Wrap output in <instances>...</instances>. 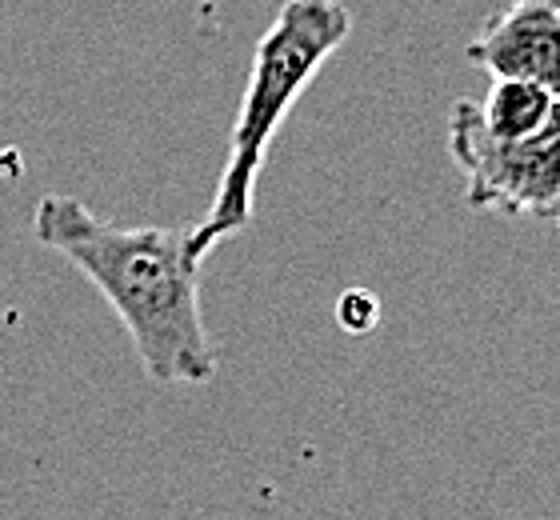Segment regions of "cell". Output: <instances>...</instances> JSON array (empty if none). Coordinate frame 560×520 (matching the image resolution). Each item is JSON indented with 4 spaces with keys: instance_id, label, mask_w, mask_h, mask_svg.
<instances>
[{
    "instance_id": "obj_1",
    "label": "cell",
    "mask_w": 560,
    "mask_h": 520,
    "mask_svg": "<svg viewBox=\"0 0 560 520\" xmlns=\"http://www.w3.org/2000/svg\"><path fill=\"white\" fill-rule=\"evenodd\" d=\"M33 232L113 304L152 384L200 389L217 377V353L200 316L205 261L192 249V229L117 224L77 197H45Z\"/></svg>"
},
{
    "instance_id": "obj_4",
    "label": "cell",
    "mask_w": 560,
    "mask_h": 520,
    "mask_svg": "<svg viewBox=\"0 0 560 520\" xmlns=\"http://www.w3.org/2000/svg\"><path fill=\"white\" fill-rule=\"evenodd\" d=\"M492 81H525L560 96V0H509L465 48Z\"/></svg>"
},
{
    "instance_id": "obj_5",
    "label": "cell",
    "mask_w": 560,
    "mask_h": 520,
    "mask_svg": "<svg viewBox=\"0 0 560 520\" xmlns=\"http://www.w3.org/2000/svg\"><path fill=\"white\" fill-rule=\"evenodd\" d=\"M560 96L545 93L525 81H492L485 101H472V120L489 140H521L533 137L552 116Z\"/></svg>"
},
{
    "instance_id": "obj_3",
    "label": "cell",
    "mask_w": 560,
    "mask_h": 520,
    "mask_svg": "<svg viewBox=\"0 0 560 520\" xmlns=\"http://www.w3.org/2000/svg\"><path fill=\"white\" fill-rule=\"evenodd\" d=\"M448 152L465 173L472 208L560 224V101L549 120L521 140H489L472 120V101H456L448 113Z\"/></svg>"
},
{
    "instance_id": "obj_2",
    "label": "cell",
    "mask_w": 560,
    "mask_h": 520,
    "mask_svg": "<svg viewBox=\"0 0 560 520\" xmlns=\"http://www.w3.org/2000/svg\"><path fill=\"white\" fill-rule=\"evenodd\" d=\"M352 33V16L340 0H284L272 24L260 33L245 96L229 132V157L209 205V217L192 224V249L205 256L221 241L248 229L257 212V181L272 137L289 120L313 77L328 65Z\"/></svg>"
}]
</instances>
